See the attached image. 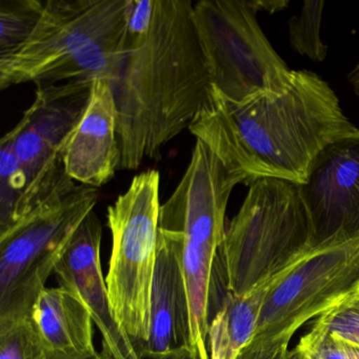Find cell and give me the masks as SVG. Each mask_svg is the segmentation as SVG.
<instances>
[{"instance_id":"1","label":"cell","mask_w":359,"mask_h":359,"mask_svg":"<svg viewBox=\"0 0 359 359\" xmlns=\"http://www.w3.org/2000/svg\"><path fill=\"white\" fill-rule=\"evenodd\" d=\"M190 0H132L125 43L111 81L117 110L119 170L158 159L190 128L212 83Z\"/></svg>"},{"instance_id":"2","label":"cell","mask_w":359,"mask_h":359,"mask_svg":"<svg viewBox=\"0 0 359 359\" xmlns=\"http://www.w3.org/2000/svg\"><path fill=\"white\" fill-rule=\"evenodd\" d=\"M354 129L335 92L310 71H295L281 93L241 102L212 89L189 128L247 186L266 177L302 184L317 154Z\"/></svg>"},{"instance_id":"3","label":"cell","mask_w":359,"mask_h":359,"mask_svg":"<svg viewBox=\"0 0 359 359\" xmlns=\"http://www.w3.org/2000/svg\"><path fill=\"white\" fill-rule=\"evenodd\" d=\"M132 0H47L29 39L0 55V90L34 83L112 81Z\"/></svg>"},{"instance_id":"4","label":"cell","mask_w":359,"mask_h":359,"mask_svg":"<svg viewBox=\"0 0 359 359\" xmlns=\"http://www.w3.org/2000/svg\"><path fill=\"white\" fill-rule=\"evenodd\" d=\"M238 180L201 140L175 190L161 207L158 235L180 254L190 298L191 348L210 359L213 272L226 233L229 198Z\"/></svg>"},{"instance_id":"5","label":"cell","mask_w":359,"mask_h":359,"mask_svg":"<svg viewBox=\"0 0 359 359\" xmlns=\"http://www.w3.org/2000/svg\"><path fill=\"white\" fill-rule=\"evenodd\" d=\"M310 241L298 184L259 178L226 229L214 277L229 293L247 295L313 252Z\"/></svg>"},{"instance_id":"6","label":"cell","mask_w":359,"mask_h":359,"mask_svg":"<svg viewBox=\"0 0 359 359\" xmlns=\"http://www.w3.org/2000/svg\"><path fill=\"white\" fill-rule=\"evenodd\" d=\"M159 189L158 172H142L107 213L112 235L106 277L111 310L140 359L150 338L151 293L161 207Z\"/></svg>"},{"instance_id":"7","label":"cell","mask_w":359,"mask_h":359,"mask_svg":"<svg viewBox=\"0 0 359 359\" xmlns=\"http://www.w3.org/2000/svg\"><path fill=\"white\" fill-rule=\"evenodd\" d=\"M256 1L201 0L193 20L212 89L231 102L281 93L295 71L276 53L258 24Z\"/></svg>"},{"instance_id":"8","label":"cell","mask_w":359,"mask_h":359,"mask_svg":"<svg viewBox=\"0 0 359 359\" xmlns=\"http://www.w3.org/2000/svg\"><path fill=\"white\" fill-rule=\"evenodd\" d=\"M97 201V189L79 184L0 235V320L30 316L73 235Z\"/></svg>"},{"instance_id":"9","label":"cell","mask_w":359,"mask_h":359,"mask_svg":"<svg viewBox=\"0 0 359 359\" xmlns=\"http://www.w3.org/2000/svg\"><path fill=\"white\" fill-rule=\"evenodd\" d=\"M92 85L93 81H73L37 86L34 102L6 134L26 178V190L9 231L76 187L65 170L62 151L89 104Z\"/></svg>"},{"instance_id":"10","label":"cell","mask_w":359,"mask_h":359,"mask_svg":"<svg viewBox=\"0 0 359 359\" xmlns=\"http://www.w3.org/2000/svg\"><path fill=\"white\" fill-rule=\"evenodd\" d=\"M358 290L359 243L311 252L274 279L262 302L253 337L241 350L280 352L304 323Z\"/></svg>"},{"instance_id":"11","label":"cell","mask_w":359,"mask_h":359,"mask_svg":"<svg viewBox=\"0 0 359 359\" xmlns=\"http://www.w3.org/2000/svg\"><path fill=\"white\" fill-rule=\"evenodd\" d=\"M298 187L312 251L359 243V130L327 144Z\"/></svg>"},{"instance_id":"12","label":"cell","mask_w":359,"mask_h":359,"mask_svg":"<svg viewBox=\"0 0 359 359\" xmlns=\"http://www.w3.org/2000/svg\"><path fill=\"white\" fill-rule=\"evenodd\" d=\"M102 226L90 212L73 235L54 275L60 287L77 294L102 335V348L115 359H140L131 339L113 316L100 264Z\"/></svg>"},{"instance_id":"13","label":"cell","mask_w":359,"mask_h":359,"mask_svg":"<svg viewBox=\"0 0 359 359\" xmlns=\"http://www.w3.org/2000/svg\"><path fill=\"white\" fill-rule=\"evenodd\" d=\"M62 161L74 182L96 189L119 170L116 102L108 79H94L89 104L67 140Z\"/></svg>"},{"instance_id":"14","label":"cell","mask_w":359,"mask_h":359,"mask_svg":"<svg viewBox=\"0 0 359 359\" xmlns=\"http://www.w3.org/2000/svg\"><path fill=\"white\" fill-rule=\"evenodd\" d=\"M191 346L190 298L180 254L158 235L151 293L150 338L140 359Z\"/></svg>"},{"instance_id":"15","label":"cell","mask_w":359,"mask_h":359,"mask_svg":"<svg viewBox=\"0 0 359 359\" xmlns=\"http://www.w3.org/2000/svg\"><path fill=\"white\" fill-rule=\"evenodd\" d=\"M48 359H92L94 321L85 302L65 287H46L30 312Z\"/></svg>"},{"instance_id":"16","label":"cell","mask_w":359,"mask_h":359,"mask_svg":"<svg viewBox=\"0 0 359 359\" xmlns=\"http://www.w3.org/2000/svg\"><path fill=\"white\" fill-rule=\"evenodd\" d=\"M276 277L245 296L226 292L210 323V359H235L241 348L249 344L255 332L262 302Z\"/></svg>"},{"instance_id":"17","label":"cell","mask_w":359,"mask_h":359,"mask_svg":"<svg viewBox=\"0 0 359 359\" xmlns=\"http://www.w3.org/2000/svg\"><path fill=\"white\" fill-rule=\"evenodd\" d=\"M45 0H0V55L20 48L41 18Z\"/></svg>"},{"instance_id":"18","label":"cell","mask_w":359,"mask_h":359,"mask_svg":"<svg viewBox=\"0 0 359 359\" xmlns=\"http://www.w3.org/2000/svg\"><path fill=\"white\" fill-rule=\"evenodd\" d=\"M323 7L325 1H306L300 13L289 22L290 43L293 49L317 62L327 57V47L320 39Z\"/></svg>"},{"instance_id":"19","label":"cell","mask_w":359,"mask_h":359,"mask_svg":"<svg viewBox=\"0 0 359 359\" xmlns=\"http://www.w3.org/2000/svg\"><path fill=\"white\" fill-rule=\"evenodd\" d=\"M0 359H48L30 316L0 320Z\"/></svg>"},{"instance_id":"20","label":"cell","mask_w":359,"mask_h":359,"mask_svg":"<svg viewBox=\"0 0 359 359\" xmlns=\"http://www.w3.org/2000/svg\"><path fill=\"white\" fill-rule=\"evenodd\" d=\"M312 327L359 348V293L317 317Z\"/></svg>"},{"instance_id":"21","label":"cell","mask_w":359,"mask_h":359,"mask_svg":"<svg viewBox=\"0 0 359 359\" xmlns=\"http://www.w3.org/2000/svg\"><path fill=\"white\" fill-rule=\"evenodd\" d=\"M290 359H359V348L311 327L291 352Z\"/></svg>"},{"instance_id":"22","label":"cell","mask_w":359,"mask_h":359,"mask_svg":"<svg viewBox=\"0 0 359 359\" xmlns=\"http://www.w3.org/2000/svg\"><path fill=\"white\" fill-rule=\"evenodd\" d=\"M154 359H201V356L191 346H184L175 348V350L169 351Z\"/></svg>"},{"instance_id":"23","label":"cell","mask_w":359,"mask_h":359,"mask_svg":"<svg viewBox=\"0 0 359 359\" xmlns=\"http://www.w3.org/2000/svg\"><path fill=\"white\" fill-rule=\"evenodd\" d=\"M348 81L352 85L355 94L359 97V64L348 74Z\"/></svg>"},{"instance_id":"24","label":"cell","mask_w":359,"mask_h":359,"mask_svg":"<svg viewBox=\"0 0 359 359\" xmlns=\"http://www.w3.org/2000/svg\"><path fill=\"white\" fill-rule=\"evenodd\" d=\"M92 359H115L114 357L112 356V355L110 354V353L108 352V351L104 350L102 348L100 352L97 353V355H96L94 358Z\"/></svg>"},{"instance_id":"25","label":"cell","mask_w":359,"mask_h":359,"mask_svg":"<svg viewBox=\"0 0 359 359\" xmlns=\"http://www.w3.org/2000/svg\"><path fill=\"white\" fill-rule=\"evenodd\" d=\"M290 357H291V352H289L287 348H285L279 353L278 356L275 359H290Z\"/></svg>"},{"instance_id":"26","label":"cell","mask_w":359,"mask_h":359,"mask_svg":"<svg viewBox=\"0 0 359 359\" xmlns=\"http://www.w3.org/2000/svg\"><path fill=\"white\" fill-rule=\"evenodd\" d=\"M358 293H359V290H358Z\"/></svg>"}]
</instances>
